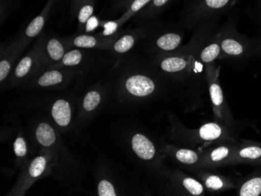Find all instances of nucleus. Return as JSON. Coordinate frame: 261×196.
<instances>
[{"label": "nucleus", "mask_w": 261, "mask_h": 196, "mask_svg": "<svg viewBox=\"0 0 261 196\" xmlns=\"http://www.w3.org/2000/svg\"><path fill=\"white\" fill-rule=\"evenodd\" d=\"M42 66L39 49L35 45V48L23 57L16 66L12 77L13 81L16 84L21 82L24 79L36 74Z\"/></svg>", "instance_id": "nucleus-1"}, {"label": "nucleus", "mask_w": 261, "mask_h": 196, "mask_svg": "<svg viewBox=\"0 0 261 196\" xmlns=\"http://www.w3.org/2000/svg\"><path fill=\"white\" fill-rule=\"evenodd\" d=\"M40 54L42 65L52 64L59 63L62 60L66 53V48L64 44L57 38H51L47 39L42 43L36 45Z\"/></svg>", "instance_id": "nucleus-2"}, {"label": "nucleus", "mask_w": 261, "mask_h": 196, "mask_svg": "<svg viewBox=\"0 0 261 196\" xmlns=\"http://www.w3.org/2000/svg\"><path fill=\"white\" fill-rule=\"evenodd\" d=\"M124 87L130 95L137 97H145L152 94L156 86L153 80L148 76L134 74L126 79Z\"/></svg>", "instance_id": "nucleus-3"}, {"label": "nucleus", "mask_w": 261, "mask_h": 196, "mask_svg": "<svg viewBox=\"0 0 261 196\" xmlns=\"http://www.w3.org/2000/svg\"><path fill=\"white\" fill-rule=\"evenodd\" d=\"M232 1L233 0H191L188 7L190 10L191 15L203 17L224 10Z\"/></svg>", "instance_id": "nucleus-4"}, {"label": "nucleus", "mask_w": 261, "mask_h": 196, "mask_svg": "<svg viewBox=\"0 0 261 196\" xmlns=\"http://www.w3.org/2000/svg\"><path fill=\"white\" fill-rule=\"evenodd\" d=\"M54 2H55V0H49L40 14L35 17L30 22V24L28 25L27 29L24 32V36L20 40V43L22 44L23 46L25 45V44L29 40L36 37L42 32V29L45 25V21L49 17V11H50L51 7H52Z\"/></svg>", "instance_id": "nucleus-5"}, {"label": "nucleus", "mask_w": 261, "mask_h": 196, "mask_svg": "<svg viewBox=\"0 0 261 196\" xmlns=\"http://www.w3.org/2000/svg\"><path fill=\"white\" fill-rule=\"evenodd\" d=\"M23 45L20 42L13 44L2 52V59L0 61V81L4 82L12 71L17 52L23 49Z\"/></svg>", "instance_id": "nucleus-6"}, {"label": "nucleus", "mask_w": 261, "mask_h": 196, "mask_svg": "<svg viewBox=\"0 0 261 196\" xmlns=\"http://www.w3.org/2000/svg\"><path fill=\"white\" fill-rule=\"evenodd\" d=\"M132 147L136 154L141 159L145 160L152 159L156 153V149L153 144L146 136L141 134H136V135L133 136L132 140Z\"/></svg>", "instance_id": "nucleus-7"}, {"label": "nucleus", "mask_w": 261, "mask_h": 196, "mask_svg": "<svg viewBox=\"0 0 261 196\" xmlns=\"http://www.w3.org/2000/svg\"><path fill=\"white\" fill-rule=\"evenodd\" d=\"M54 121L61 127H67L71 121V108L65 99H58L54 102L51 109Z\"/></svg>", "instance_id": "nucleus-8"}, {"label": "nucleus", "mask_w": 261, "mask_h": 196, "mask_svg": "<svg viewBox=\"0 0 261 196\" xmlns=\"http://www.w3.org/2000/svg\"><path fill=\"white\" fill-rule=\"evenodd\" d=\"M68 76V74L61 71L60 69H51L38 77L36 84L42 88L54 87L63 84Z\"/></svg>", "instance_id": "nucleus-9"}, {"label": "nucleus", "mask_w": 261, "mask_h": 196, "mask_svg": "<svg viewBox=\"0 0 261 196\" xmlns=\"http://www.w3.org/2000/svg\"><path fill=\"white\" fill-rule=\"evenodd\" d=\"M35 137L41 146L49 148L56 143L57 134L55 131L47 123H41L35 130Z\"/></svg>", "instance_id": "nucleus-10"}, {"label": "nucleus", "mask_w": 261, "mask_h": 196, "mask_svg": "<svg viewBox=\"0 0 261 196\" xmlns=\"http://www.w3.org/2000/svg\"><path fill=\"white\" fill-rule=\"evenodd\" d=\"M108 43H109L108 39L95 37L89 35H81L72 40V45L74 46L82 48V49L106 47Z\"/></svg>", "instance_id": "nucleus-11"}, {"label": "nucleus", "mask_w": 261, "mask_h": 196, "mask_svg": "<svg viewBox=\"0 0 261 196\" xmlns=\"http://www.w3.org/2000/svg\"><path fill=\"white\" fill-rule=\"evenodd\" d=\"M188 65V61L181 57H166L160 64L161 70L164 72L174 74L184 71Z\"/></svg>", "instance_id": "nucleus-12"}, {"label": "nucleus", "mask_w": 261, "mask_h": 196, "mask_svg": "<svg viewBox=\"0 0 261 196\" xmlns=\"http://www.w3.org/2000/svg\"><path fill=\"white\" fill-rule=\"evenodd\" d=\"M181 38L176 33L164 34L158 38L156 45L162 51H172L177 49L181 44Z\"/></svg>", "instance_id": "nucleus-13"}, {"label": "nucleus", "mask_w": 261, "mask_h": 196, "mask_svg": "<svg viewBox=\"0 0 261 196\" xmlns=\"http://www.w3.org/2000/svg\"><path fill=\"white\" fill-rule=\"evenodd\" d=\"M95 8V0H86L77 10V16L79 20V27L84 29L89 19L92 17Z\"/></svg>", "instance_id": "nucleus-14"}, {"label": "nucleus", "mask_w": 261, "mask_h": 196, "mask_svg": "<svg viewBox=\"0 0 261 196\" xmlns=\"http://www.w3.org/2000/svg\"><path fill=\"white\" fill-rule=\"evenodd\" d=\"M48 166V159L45 156H39L32 161L29 168V175L30 178H39L43 175Z\"/></svg>", "instance_id": "nucleus-15"}, {"label": "nucleus", "mask_w": 261, "mask_h": 196, "mask_svg": "<svg viewBox=\"0 0 261 196\" xmlns=\"http://www.w3.org/2000/svg\"><path fill=\"white\" fill-rule=\"evenodd\" d=\"M83 53L80 49H72L66 52L60 62L54 64L55 67H76L82 64Z\"/></svg>", "instance_id": "nucleus-16"}, {"label": "nucleus", "mask_w": 261, "mask_h": 196, "mask_svg": "<svg viewBox=\"0 0 261 196\" xmlns=\"http://www.w3.org/2000/svg\"><path fill=\"white\" fill-rule=\"evenodd\" d=\"M151 0H130L128 3V7H127V12L123 15V17L120 19L118 21L116 22L117 25L122 24L127 19L130 18L132 16L137 13L140 12L142 9L144 8Z\"/></svg>", "instance_id": "nucleus-17"}, {"label": "nucleus", "mask_w": 261, "mask_h": 196, "mask_svg": "<svg viewBox=\"0 0 261 196\" xmlns=\"http://www.w3.org/2000/svg\"><path fill=\"white\" fill-rule=\"evenodd\" d=\"M261 193V178H252L246 181L240 190V195L258 196Z\"/></svg>", "instance_id": "nucleus-18"}, {"label": "nucleus", "mask_w": 261, "mask_h": 196, "mask_svg": "<svg viewBox=\"0 0 261 196\" xmlns=\"http://www.w3.org/2000/svg\"><path fill=\"white\" fill-rule=\"evenodd\" d=\"M136 38L132 35H124L116 41L113 45V49L117 53H125L134 46Z\"/></svg>", "instance_id": "nucleus-19"}, {"label": "nucleus", "mask_w": 261, "mask_h": 196, "mask_svg": "<svg viewBox=\"0 0 261 196\" xmlns=\"http://www.w3.org/2000/svg\"><path fill=\"white\" fill-rule=\"evenodd\" d=\"M221 134V129L219 125L214 123L204 124L199 129V136L204 140L216 139Z\"/></svg>", "instance_id": "nucleus-20"}, {"label": "nucleus", "mask_w": 261, "mask_h": 196, "mask_svg": "<svg viewBox=\"0 0 261 196\" xmlns=\"http://www.w3.org/2000/svg\"><path fill=\"white\" fill-rule=\"evenodd\" d=\"M221 48L225 53L230 55H240L243 52V46L238 41L225 39L221 42Z\"/></svg>", "instance_id": "nucleus-21"}, {"label": "nucleus", "mask_w": 261, "mask_h": 196, "mask_svg": "<svg viewBox=\"0 0 261 196\" xmlns=\"http://www.w3.org/2000/svg\"><path fill=\"white\" fill-rule=\"evenodd\" d=\"M101 101V94L98 91L92 90L88 92L83 100V108L88 112L96 109Z\"/></svg>", "instance_id": "nucleus-22"}, {"label": "nucleus", "mask_w": 261, "mask_h": 196, "mask_svg": "<svg viewBox=\"0 0 261 196\" xmlns=\"http://www.w3.org/2000/svg\"><path fill=\"white\" fill-rule=\"evenodd\" d=\"M171 0H151L150 2L141 10V15L152 16L161 11V9L168 5Z\"/></svg>", "instance_id": "nucleus-23"}, {"label": "nucleus", "mask_w": 261, "mask_h": 196, "mask_svg": "<svg viewBox=\"0 0 261 196\" xmlns=\"http://www.w3.org/2000/svg\"><path fill=\"white\" fill-rule=\"evenodd\" d=\"M221 52V46L218 44L213 43L208 45L202 50L200 53V60L203 63H211L215 61Z\"/></svg>", "instance_id": "nucleus-24"}, {"label": "nucleus", "mask_w": 261, "mask_h": 196, "mask_svg": "<svg viewBox=\"0 0 261 196\" xmlns=\"http://www.w3.org/2000/svg\"><path fill=\"white\" fill-rule=\"evenodd\" d=\"M176 158L181 163H186V164H193L197 161L198 156L193 150L180 149L176 153Z\"/></svg>", "instance_id": "nucleus-25"}, {"label": "nucleus", "mask_w": 261, "mask_h": 196, "mask_svg": "<svg viewBox=\"0 0 261 196\" xmlns=\"http://www.w3.org/2000/svg\"><path fill=\"white\" fill-rule=\"evenodd\" d=\"M210 93H211V99L215 106H221L224 101L223 92L221 87L218 83H213L210 86Z\"/></svg>", "instance_id": "nucleus-26"}, {"label": "nucleus", "mask_w": 261, "mask_h": 196, "mask_svg": "<svg viewBox=\"0 0 261 196\" xmlns=\"http://www.w3.org/2000/svg\"><path fill=\"white\" fill-rule=\"evenodd\" d=\"M183 185L189 192L194 195H199L203 191L202 184L193 178H186L183 181Z\"/></svg>", "instance_id": "nucleus-27"}, {"label": "nucleus", "mask_w": 261, "mask_h": 196, "mask_svg": "<svg viewBox=\"0 0 261 196\" xmlns=\"http://www.w3.org/2000/svg\"><path fill=\"white\" fill-rule=\"evenodd\" d=\"M98 194L99 196H116L114 185L107 180H102L98 184Z\"/></svg>", "instance_id": "nucleus-28"}, {"label": "nucleus", "mask_w": 261, "mask_h": 196, "mask_svg": "<svg viewBox=\"0 0 261 196\" xmlns=\"http://www.w3.org/2000/svg\"><path fill=\"white\" fill-rule=\"evenodd\" d=\"M240 156L245 159H257L261 156V149L257 146L244 148L240 152Z\"/></svg>", "instance_id": "nucleus-29"}, {"label": "nucleus", "mask_w": 261, "mask_h": 196, "mask_svg": "<svg viewBox=\"0 0 261 196\" xmlns=\"http://www.w3.org/2000/svg\"><path fill=\"white\" fill-rule=\"evenodd\" d=\"M14 150L17 157H24L27 154V145L23 137H17L14 143Z\"/></svg>", "instance_id": "nucleus-30"}, {"label": "nucleus", "mask_w": 261, "mask_h": 196, "mask_svg": "<svg viewBox=\"0 0 261 196\" xmlns=\"http://www.w3.org/2000/svg\"><path fill=\"white\" fill-rule=\"evenodd\" d=\"M228 153H229V150L228 148L221 146L212 152L211 158L214 162H218V161L222 160L224 158L227 157Z\"/></svg>", "instance_id": "nucleus-31"}, {"label": "nucleus", "mask_w": 261, "mask_h": 196, "mask_svg": "<svg viewBox=\"0 0 261 196\" xmlns=\"http://www.w3.org/2000/svg\"><path fill=\"white\" fill-rule=\"evenodd\" d=\"M206 185L207 188H211V189L218 190L222 188L224 184L219 177L210 176L206 179Z\"/></svg>", "instance_id": "nucleus-32"}, {"label": "nucleus", "mask_w": 261, "mask_h": 196, "mask_svg": "<svg viewBox=\"0 0 261 196\" xmlns=\"http://www.w3.org/2000/svg\"><path fill=\"white\" fill-rule=\"evenodd\" d=\"M86 0H71V13L74 15L77 14V10H79V7L82 6V4L85 2Z\"/></svg>", "instance_id": "nucleus-33"}, {"label": "nucleus", "mask_w": 261, "mask_h": 196, "mask_svg": "<svg viewBox=\"0 0 261 196\" xmlns=\"http://www.w3.org/2000/svg\"><path fill=\"white\" fill-rule=\"evenodd\" d=\"M125 1H127V3L130 2V0H125Z\"/></svg>", "instance_id": "nucleus-34"}, {"label": "nucleus", "mask_w": 261, "mask_h": 196, "mask_svg": "<svg viewBox=\"0 0 261 196\" xmlns=\"http://www.w3.org/2000/svg\"><path fill=\"white\" fill-rule=\"evenodd\" d=\"M127 4H128V3H127Z\"/></svg>", "instance_id": "nucleus-35"}]
</instances>
